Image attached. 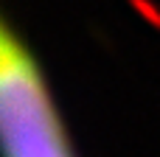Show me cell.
<instances>
[{"label":"cell","mask_w":160,"mask_h":157,"mask_svg":"<svg viewBox=\"0 0 160 157\" xmlns=\"http://www.w3.org/2000/svg\"><path fill=\"white\" fill-rule=\"evenodd\" d=\"M3 157H76L51 87L8 20L0 25Z\"/></svg>","instance_id":"6da1fadb"},{"label":"cell","mask_w":160,"mask_h":157,"mask_svg":"<svg viewBox=\"0 0 160 157\" xmlns=\"http://www.w3.org/2000/svg\"><path fill=\"white\" fill-rule=\"evenodd\" d=\"M127 3L135 8V14H138L143 22H149L152 28H160V8L152 0H127Z\"/></svg>","instance_id":"7a4b0ae2"}]
</instances>
